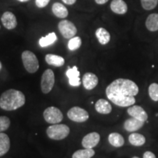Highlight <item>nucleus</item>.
Wrapping results in <instances>:
<instances>
[{
	"label": "nucleus",
	"mask_w": 158,
	"mask_h": 158,
	"mask_svg": "<svg viewBox=\"0 0 158 158\" xmlns=\"http://www.w3.org/2000/svg\"><path fill=\"white\" fill-rule=\"evenodd\" d=\"M143 158H156V156L155 155V154L152 152L147 151L143 154Z\"/></svg>",
	"instance_id": "31"
},
{
	"label": "nucleus",
	"mask_w": 158,
	"mask_h": 158,
	"mask_svg": "<svg viewBox=\"0 0 158 158\" xmlns=\"http://www.w3.org/2000/svg\"><path fill=\"white\" fill-rule=\"evenodd\" d=\"M68 116L72 121L81 123V122L87 121L89 118V114L84 108L75 106L68 110Z\"/></svg>",
	"instance_id": "8"
},
{
	"label": "nucleus",
	"mask_w": 158,
	"mask_h": 158,
	"mask_svg": "<svg viewBox=\"0 0 158 158\" xmlns=\"http://www.w3.org/2000/svg\"><path fill=\"white\" fill-rule=\"evenodd\" d=\"M2 23L7 29L11 30L17 27V19L15 15L10 11H6L1 18Z\"/></svg>",
	"instance_id": "11"
},
{
	"label": "nucleus",
	"mask_w": 158,
	"mask_h": 158,
	"mask_svg": "<svg viewBox=\"0 0 158 158\" xmlns=\"http://www.w3.org/2000/svg\"><path fill=\"white\" fill-rule=\"evenodd\" d=\"M128 140H129L130 143L135 147H141V146H143L146 142V138L143 135L136 133L130 134Z\"/></svg>",
	"instance_id": "23"
},
{
	"label": "nucleus",
	"mask_w": 158,
	"mask_h": 158,
	"mask_svg": "<svg viewBox=\"0 0 158 158\" xmlns=\"http://www.w3.org/2000/svg\"><path fill=\"white\" fill-rule=\"evenodd\" d=\"M95 110L102 114H108L111 112L112 106L110 102L104 99H100L95 103Z\"/></svg>",
	"instance_id": "16"
},
{
	"label": "nucleus",
	"mask_w": 158,
	"mask_h": 158,
	"mask_svg": "<svg viewBox=\"0 0 158 158\" xmlns=\"http://www.w3.org/2000/svg\"><path fill=\"white\" fill-rule=\"evenodd\" d=\"M133 158H139V157H133Z\"/></svg>",
	"instance_id": "36"
},
{
	"label": "nucleus",
	"mask_w": 158,
	"mask_h": 158,
	"mask_svg": "<svg viewBox=\"0 0 158 158\" xmlns=\"http://www.w3.org/2000/svg\"><path fill=\"white\" fill-rule=\"evenodd\" d=\"M127 113L132 117L137 118L142 122H146L148 119V114L143 108L139 106H131L128 108Z\"/></svg>",
	"instance_id": "10"
},
{
	"label": "nucleus",
	"mask_w": 158,
	"mask_h": 158,
	"mask_svg": "<svg viewBox=\"0 0 158 158\" xmlns=\"http://www.w3.org/2000/svg\"><path fill=\"white\" fill-rule=\"evenodd\" d=\"M95 154V152L92 149H80L74 152L72 158H91Z\"/></svg>",
	"instance_id": "25"
},
{
	"label": "nucleus",
	"mask_w": 158,
	"mask_h": 158,
	"mask_svg": "<svg viewBox=\"0 0 158 158\" xmlns=\"http://www.w3.org/2000/svg\"><path fill=\"white\" fill-rule=\"evenodd\" d=\"M110 9L116 14H124L127 11V5L124 0H113L110 3Z\"/></svg>",
	"instance_id": "15"
},
{
	"label": "nucleus",
	"mask_w": 158,
	"mask_h": 158,
	"mask_svg": "<svg viewBox=\"0 0 158 158\" xmlns=\"http://www.w3.org/2000/svg\"><path fill=\"white\" fill-rule=\"evenodd\" d=\"M62 1L64 4H66V5H73V4L76 3V0H62Z\"/></svg>",
	"instance_id": "32"
},
{
	"label": "nucleus",
	"mask_w": 158,
	"mask_h": 158,
	"mask_svg": "<svg viewBox=\"0 0 158 158\" xmlns=\"http://www.w3.org/2000/svg\"><path fill=\"white\" fill-rule=\"evenodd\" d=\"M108 141L114 147H121L124 144V139L121 134L112 133L108 135Z\"/></svg>",
	"instance_id": "22"
},
{
	"label": "nucleus",
	"mask_w": 158,
	"mask_h": 158,
	"mask_svg": "<svg viewBox=\"0 0 158 158\" xmlns=\"http://www.w3.org/2000/svg\"><path fill=\"white\" fill-rule=\"evenodd\" d=\"M95 35L99 43L101 45H106L109 43L110 35L109 32L104 28H98L95 31Z\"/></svg>",
	"instance_id": "20"
},
{
	"label": "nucleus",
	"mask_w": 158,
	"mask_h": 158,
	"mask_svg": "<svg viewBox=\"0 0 158 158\" xmlns=\"http://www.w3.org/2000/svg\"><path fill=\"white\" fill-rule=\"evenodd\" d=\"M45 61L48 64L54 65L55 67H62L64 64V59L55 54H47L45 56Z\"/></svg>",
	"instance_id": "21"
},
{
	"label": "nucleus",
	"mask_w": 158,
	"mask_h": 158,
	"mask_svg": "<svg viewBox=\"0 0 158 158\" xmlns=\"http://www.w3.org/2000/svg\"><path fill=\"white\" fill-rule=\"evenodd\" d=\"M57 37L54 32H51L45 37H43L40 39L39 44L41 47L45 48V47L49 46V45H52L56 41Z\"/></svg>",
	"instance_id": "24"
},
{
	"label": "nucleus",
	"mask_w": 158,
	"mask_h": 158,
	"mask_svg": "<svg viewBox=\"0 0 158 158\" xmlns=\"http://www.w3.org/2000/svg\"><path fill=\"white\" fill-rule=\"evenodd\" d=\"M52 12L55 16L59 19H64L68 15V10L67 7L59 2H55L52 5Z\"/></svg>",
	"instance_id": "17"
},
{
	"label": "nucleus",
	"mask_w": 158,
	"mask_h": 158,
	"mask_svg": "<svg viewBox=\"0 0 158 158\" xmlns=\"http://www.w3.org/2000/svg\"><path fill=\"white\" fill-rule=\"evenodd\" d=\"M144 122L133 117L127 118L124 123V128L128 132H135L143 127Z\"/></svg>",
	"instance_id": "14"
},
{
	"label": "nucleus",
	"mask_w": 158,
	"mask_h": 158,
	"mask_svg": "<svg viewBox=\"0 0 158 158\" xmlns=\"http://www.w3.org/2000/svg\"><path fill=\"white\" fill-rule=\"evenodd\" d=\"M82 44L81 39L79 37H73L70 39L68 42V48L70 51H73L78 49Z\"/></svg>",
	"instance_id": "26"
},
{
	"label": "nucleus",
	"mask_w": 158,
	"mask_h": 158,
	"mask_svg": "<svg viewBox=\"0 0 158 158\" xmlns=\"http://www.w3.org/2000/svg\"><path fill=\"white\" fill-rule=\"evenodd\" d=\"M82 83L86 89L92 90L98 85V78L95 74L92 73H86L83 76Z\"/></svg>",
	"instance_id": "12"
},
{
	"label": "nucleus",
	"mask_w": 158,
	"mask_h": 158,
	"mask_svg": "<svg viewBox=\"0 0 158 158\" xmlns=\"http://www.w3.org/2000/svg\"><path fill=\"white\" fill-rule=\"evenodd\" d=\"M23 66L29 73H35L39 69V62L36 55L30 51H23L21 54Z\"/></svg>",
	"instance_id": "4"
},
{
	"label": "nucleus",
	"mask_w": 158,
	"mask_h": 158,
	"mask_svg": "<svg viewBox=\"0 0 158 158\" xmlns=\"http://www.w3.org/2000/svg\"><path fill=\"white\" fill-rule=\"evenodd\" d=\"M43 117L49 124H59L63 119V114L59 108L54 106L47 108L43 112Z\"/></svg>",
	"instance_id": "5"
},
{
	"label": "nucleus",
	"mask_w": 158,
	"mask_h": 158,
	"mask_svg": "<svg viewBox=\"0 0 158 158\" xmlns=\"http://www.w3.org/2000/svg\"><path fill=\"white\" fill-rule=\"evenodd\" d=\"M66 76L69 79V84L72 86H78L81 84L80 81V72L76 66L73 68H69L66 72Z\"/></svg>",
	"instance_id": "13"
},
{
	"label": "nucleus",
	"mask_w": 158,
	"mask_h": 158,
	"mask_svg": "<svg viewBox=\"0 0 158 158\" xmlns=\"http://www.w3.org/2000/svg\"><path fill=\"white\" fill-rule=\"evenodd\" d=\"M59 30L64 38L70 39L75 37L77 33V28L73 23L68 20H62L58 24Z\"/></svg>",
	"instance_id": "7"
},
{
	"label": "nucleus",
	"mask_w": 158,
	"mask_h": 158,
	"mask_svg": "<svg viewBox=\"0 0 158 158\" xmlns=\"http://www.w3.org/2000/svg\"><path fill=\"white\" fill-rule=\"evenodd\" d=\"M146 27L150 31L158 30V13H152L147 17Z\"/></svg>",
	"instance_id": "19"
},
{
	"label": "nucleus",
	"mask_w": 158,
	"mask_h": 158,
	"mask_svg": "<svg viewBox=\"0 0 158 158\" xmlns=\"http://www.w3.org/2000/svg\"><path fill=\"white\" fill-rule=\"evenodd\" d=\"M149 94L153 101H158V84L152 83L149 87Z\"/></svg>",
	"instance_id": "27"
},
{
	"label": "nucleus",
	"mask_w": 158,
	"mask_h": 158,
	"mask_svg": "<svg viewBox=\"0 0 158 158\" xmlns=\"http://www.w3.org/2000/svg\"><path fill=\"white\" fill-rule=\"evenodd\" d=\"M100 140V134L93 132L86 135L82 140V146L85 149H92L99 143Z\"/></svg>",
	"instance_id": "9"
},
{
	"label": "nucleus",
	"mask_w": 158,
	"mask_h": 158,
	"mask_svg": "<svg viewBox=\"0 0 158 158\" xmlns=\"http://www.w3.org/2000/svg\"><path fill=\"white\" fill-rule=\"evenodd\" d=\"M94 1H95V2L97 4H98V5H104V4L108 2V0H94Z\"/></svg>",
	"instance_id": "33"
},
{
	"label": "nucleus",
	"mask_w": 158,
	"mask_h": 158,
	"mask_svg": "<svg viewBox=\"0 0 158 158\" xmlns=\"http://www.w3.org/2000/svg\"><path fill=\"white\" fill-rule=\"evenodd\" d=\"M50 0H35V5L39 8H43L48 5Z\"/></svg>",
	"instance_id": "30"
},
{
	"label": "nucleus",
	"mask_w": 158,
	"mask_h": 158,
	"mask_svg": "<svg viewBox=\"0 0 158 158\" xmlns=\"http://www.w3.org/2000/svg\"><path fill=\"white\" fill-rule=\"evenodd\" d=\"M18 1L21 2H28L29 0H18Z\"/></svg>",
	"instance_id": "34"
},
{
	"label": "nucleus",
	"mask_w": 158,
	"mask_h": 158,
	"mask_svg": "<svg viewBox=\"0 0 158 158\" xmlns=\"http://www.w3.org/2000/svg\"><path fill=\"white\" fill-rule=\"evenodd\" d=\"M55 82L54 73L52 70L48 69L43 73L41 78V89L44 94H48L54 87Z\"/></svg>",
	"instance_id": "6"
},
{
	"label": "nucleus",
	"mask_w": 158,
	"mask_h": 158,
	"mask_svg": "<svg viewBox=\"0 0 158 158\" xmlns=\"http://www.w3.org/2000/svg\"><path fill=\"white\" fill-rule=\"evenodd\" d=\"M139 89L133 81L126 78H118L107 86L106 96L114 104L119 107H129L135 102V97Z\"/></svg>",
	"instance_id": "1"
},
{
	"label": "nucleus",
	"mask_w": 158,
	"mask_h": 158,
	"mask_svg": "<svg viewBox=\"0 0 158 158\" xmlns=\"http://www.w3.org/2000/svg\"><path fill=\"white\" fill-rule=\"evenodd\" d=\"M0 29H1V27H0Z\"/></svg>",
	"instance_id": "37"
},
{
	"label": "nucleus",
	"mask_w": 158,
	"mask_h": 158,
	"mask_svg": "<svg viewBox=\"0 0 158 158\" xmlns=\"http://www.w3.org/2000/svg\"><path fill=\"white\" fill-rule=\"evenodd\" d=\"M1 68H2V64L1 62H0V70H1Z\"/></svg>",
	"instance_id": "35"
},
{
	"label": "nucleus",
	"mask_w": 158,
	"mask_h": 158,
	"mask_svg": "<svg viewBox=\"0 0 158 158\" xmlns=\"http://www.w3.org/2000/svg\"><path fill=\"white\" fill-rule=\"evenodd\" d=\"M25 95L21 91L8 89L0 98V108L5 110H14L22 107L25 104Z\"/></svg>",
	"instance_id": "2"
},
{
	"label": "nucleus",
	"mask_w": 158,
	"mask_h": 158,
	"mask_svg": "<svg viewBox=\"0 0 158 158\" xmlns=\"http://www.w3.org/2000/svg\"><path fill=\"white\" fill-rule=\"evenodd\" d=\"M70 128L66 124H55L48 127L46 130V133L51 139L59 141L68 137L70 134Z\"/></svg>",
	"instance_id": "3"
},
{
	"label": "nucleus",
	"mask_w": 158,
	"mask_h": 158,
	"mask_svg": "<svg viewBox=\"0 0 158 158\" xmlns=\"http://www.w3.org/2000/svg\"><path fill=\"white\" fill-rule=\"evenodd\" d=\"M141 5L144 10H151L155 8L158 4V0H141Z\"/></svg>",
	"instance_id": "28"
},
{
	"label": "nucleus",
	"mask_w": 158,
	"mask_h": 158,
	"mask_svg": "<svg viewBox=\"0 0 158 158\" xmlns=\"http://www.w3.org/2000/svg\"><path fill=\"white\" fill-rule=\"evenodd\" d=\"M10 147V141L7 134L0 133V157L5 155Z\"/></svg>",
	"instance_id": "18"
},
{
	"label": "nucleus",
	"mask_w": 158,
	"mask_h": 158,
	"mask_svg": "<svg viewBox=\"0 0 158 158\" xmlns=\"http://www.w3.org/2000/svg\"><path fill=\"white\" fill-rule=\"evenodd\" d=\"M10 125V120L7 116H0V133L8 129Z\"/></svg>",
	"instance_id": "29"
}]
</instances>
